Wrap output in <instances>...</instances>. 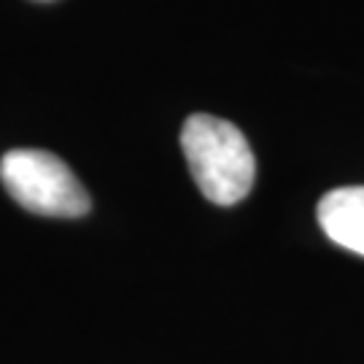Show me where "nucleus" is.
<instances>
[{"instance_id":"3","label":"nucleus","mask_w":364,"mask_h":364,"mask_svg":"<svg viewBox=\"0 0 364 364\" xmlns=\"http://www.w3.org/2000/svg\"><path fill=\"white\" fill-rule=\"evenodd\" d=\"M318 224L332 243L364 257V186L326 192L318 203Z\"/></svg>"},{"instance_id":"1","label":"nucleus","mask_w":364,"mask_h":364,"mask_svg":"<svg viewBox=\"0 0 364 364\" xmlns=\"http://www.w3.org/2000/svg\"><path fill=\"white\" fill-rule=\"evenodd\" d=\"M181 146L197 189L216 205H235L248 197L257 159L246 135L232 122L210 114H192L183 122Z\"/></svg>"},{"instance_id":"2","label":"nucleus","mask_w":364,"mask_h":364,"mask_svg":"<svg viewBox=\"0 0 364 364\" xmlns=\"http://www.w3.org/2000/svg\"><path fill=\"white\" fill-rule=\"evenodd\" d=\"M0 181L6 192L38 216L78 219L90 213L92 200L73 170L52 151L14 149L0 159Z\"/></svg>"}]
</instances>
